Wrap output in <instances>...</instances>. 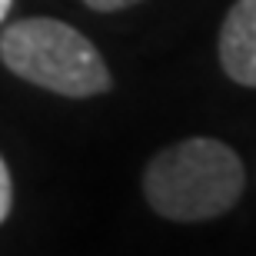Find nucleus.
Masks as SVG:
<instances>
[{
	"instance_id": "f257e3e1",
	"label": "nucleus",
	"mask_w": 256,
	"mask_h": 256,
	"mask_svg": "<svg viewBox=\"0 0 256 256\" xmlns=\"http://www.w3.org/2000/svg\"><path fill=\"white\" fill-rule=\"evenodd\" d=\"M246 170L233 146L213 136H190L160 150L146 163L143 196L150 210L173 223L216 220L240 203Z\"/></svg>"
},
{
	"instance_id": "f03ea898",
	"label": "nucleus",
	"mask_w": 256,
	"mask_h": 256,
	"mask_svg": "<svg viewBox=\"0 0 256 256\" xmlns=\"http://www.w3.org/2000/svg\"><path fill=\"white\" fill-rule=\"evenodd\" d=\"M0 60L20 80L70 100H86L114 86L100 50L76 27L54 17L10 24L0 34Z\"/></svg>"
},
{
	"instance_id": "7ed1b4c3",
	"label": "nucleus",
	"mask_w": 256,
	"mask_h": 256,
	"mask_svg": "<svg viewBox=\"0 0 256 256\" xmlns=\"http://www.w3.org/2000/svg\"><path fill=\"white\" fill-rule=\"evenodd\" d=\"M220 66L240 86H256V0H236L220 27Z\"/></svg>"
},
{
	"instance_id": "20e7f679",
	"label": "nucleus",
	"mask_w": 256,
	"mask_h": 256,
	"mask_svg": "<svg viewBox=\"0 0 256 256\" xmlns=\"http://www.w3.org/2000/svg\"><path fill=\"white\" fill-rule=\"evenodd\" d=\"M10 206H14V183H10V170L4 156H0V223L10 216Z\"/></svg>"
},
{
	"instance_id": "39448f33",
	"label": "nucleus",
	"mask_w": 256,
	"mask_h": 256,
	"mask_svg": "<svg viewBox=\"0 0 256 256\" xmlns=\"http://www.w3.org/2000/svg\"><path fill=\"white\" fill-rule=\"evenodd\" d=\"M90 10H96V14H114V10H126L133 7V4H140V0H84Z\"/></svg>"
},
{
	"instance_id": "423d86ee",
	"label": "nucleus",
	"mask_w": 256,
	"mask_h": 256,
	"mask_svg": "<svg viewBox=\"0 0 256 256\" xmlns=\"http://www.w3.org/2000/svg\"><path fill=\"white\" fill-rule=\"evenodd\" d=\"M10 7H14V0H0V24H4V20H7Z\"/></svg>"
}]
</instances>
